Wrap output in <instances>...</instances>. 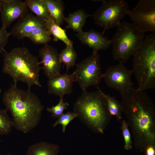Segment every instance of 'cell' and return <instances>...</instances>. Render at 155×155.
Masks as SVG:
<instances>
[{"mask_svg": "<svg viewBox=\"0 0 155 155\" xmlns=\"http://www.w3.org/2000/svg\"><path fill=\"white\" fill-rule=\"evenodd\" d=\"M120 94L123 113L132 132L135 145L145 149L154 146L155 108L152 99L144 91L133 87Z\"/></svg>", "mask_w": 155, "mask_h": 155, "instance_id": "6da1fadb", "label": "cell"}, {"mask_svg": "<svg viewBox=\"0 0 155 155\" xmlns=\"http://www.w3.org/2000/svg\"><path fill=\"white\" fill-rule=\"evenodd\" d=\"M2 100L5 109L12 116L13 127L17 130L27 133L38 125L44 106L30 90L20 89L13 84L4 93Z\"/></svg>", "mask_w": 155, "mask_h": 155, "instance_id": "7a4b0ae2", "label": "cell"}, {"mask_svg": "<svg viewBox=\"0 0 155 155\" xmlns=\"http://www.w3.org/2000/svg\"><path fill=\"white\" fill-rule=\"evenodd\" d=\"M3 71L13 79V84L19 81L26 83L28 90L35 85L42 86L39 81L41 68L38 58L25 47H17L3 53Z\"/></svg>", "mask_w": 155, "mask_h": 155, "instance_id": "3957f363", "label": "cell"}, {"mask_svg": "<svg viewBox=\"0 0 155 155\" xmlns=\"http://www.w3.org/2000/svg\"><path fill=\"white\" fill-rule=\"evenodd\" d=\"M97 90L83 92L75 103L73 109L78 117L94 131L103 133L111 115L108 110L104 92Z\"/></svg>", "mask_w": 155, "mask_h": 155, "instance_id": "277c9868", "label": "cell"}, {"mask_svg": "<svg viewBox=\"0 0 155 155\" xmlns=\"http://www.w3.org/2000/svg\"><path fill=\"white\" fill-rule=\"evenodd\" d=\"M131 70L138 89L144 91L155 89V32L146 36L139 49L133 55Z\"/></svg>", "mask_w": 155, "mask_h": 155, "instance_id": "5b68a950", "label": "cell"}, {"mask_svg": "<svg viewBox=\"0 0 155 155\" xmlns=\"http://www.w3.org/2000/svg\"><path fill=\"white\" fill-rule=\"evenodd\" d=\"M145 36V33L133 23L121 22L111 39L114 59L124 64L141 47Z\"/></svg>", "mask_w": 155, "mask_h": 155, "instance_id": "8992f818", "label": "cell"}, {"mask_svg": "<svg viewBox=\"0 0 155 155\" xmlns=\"http://www.w3.org/2000/svg\"><path fill=\"white\" fill-rule=\"evenodd\" d=\"M102 5L92 15L95 23L103 28V32L118 26L130 10L125 0H103Z\"/></svg>", "mask_w": 155, "mask_h": 155, "instance_id": "52a82bcc", "label": "cell"}, {"mask_svg": "<svg viewBox=\"0 0 155 155\" xmlns=\"http://www.w3.org/2000/svg\"><path fill=\"white\" fill-rule=\"evenodd\" d=\"M76 65L73 72L75 80L83 91L91 86L97 87L103 78V74L98 53L93 52L92 55Z\"/></svg>", "mask_w": 155, "mask_h": 155, "instance_id": "ba28073f", "label": "cell"}, {"mask_svg": "<svg viewBox=\"0 0 155 155\" xmlns=\"http://www.w3.org/2000/svg\"><path fill=\"white\" fill-rule=\"evenodd\" d=\"M128 15L141 31L155 32V0H140Z\"/></svg>", "mask_w": 155, "mask_h": 155, "instance_id": "9c48e42d", "label": "cell"}, {"mask_svg": "<svg viewBox=\"0 0 155 155\" xmlns=\"http://www.w3.org/2000/svg\"><path fill=\"white\" fill-rule=\"evenodd\" d=\"M132 74L131 70L127 68L123 64L119 63L108 67L103 73L102 78L108 87L121 94L133 87Z\"/></svg>", "mask_w": 155, "mask_h": 155, "instance_id": "30bf717a", "label": "cell"}, {"mask_svg": "<svg viewBox=\"0 0 155 155\" xmlns=\"http://www.w3.org/2000/svg\"><path fill=\"white\" fill-rule=\"evenodd\" d=\"M27 5L20 0H0L1 27L7 28L14 21L29 12Z\"/></svg>", "mask_w": 155, "mask_h": 155, "instance_id": "8fae6325", "label": "cell"}, {"mask_svg": "<svg viewBox=\"0 0 155 155\" xmlns=\"http://www.w3.org/2000/svg\"><path fill=\"white\" fill-rule=\"evenodd\" d=\"M39 53L41 59L40 63L42 65L41 68L49 79L61 74V64L57 49L47 44L39 49Z\"/></svg>", "mask_w": 155, "mask_h": 155, "instance_id": "7c38bea8", "label": "cell"}, {"mask_svg": "<svg viewBox=\"0 0 155 155\" xmlns=\"http://www.w3.org/2000/svg\"><path fill=\"white\" fill-rule=\"evenodd\" d=\"M46 21L31 12L26 13L20 18L12 28L9 33L19 39L27 37L29 34Z\"/></svg>", "mask_w": 155, "mask_h": 155, "instance_id": "4fadbf2b", "label": "cell"}, {"mask_svg": "<svg viewBox=\"0 0 155 155\" xmlns=\"http://www.w3.org/2000/svg\"><path fill=\"white\" fill-rule=\"evenodd\" d=\"M75 36L81 43L91 48L93 53L100 50H106L111 45V40L104 36V32H100L92 29L88 31L78 33Z\"/></svg>", "mask_w": 155, "mask_h": 155, "instance_id": "5bb4252c", "label": "cell"}, {"mask_svg": "<svg viewBox=\"0 0 155 155\" xmlns=\"http://www.w3.org/2000/svg\"><path fill=\"white\" fill-rule=\"evenodd\" d=\"M76 82L74 73H64L49 79L48 83V92L50 94L63 98L65 94L69 95L72 92L73 84Z\"/></svg>", "mask_w": 155, "mask_h": 155, "instance_id": "9a60e30c", "label": "cell"}, {"mask_svg": "<svg viewBox=\"0 0 155 155\" xmlns=\"http://www.w3.org/2000/svg\"><path fill=\"white\" fill-rule=\"evenodd\" d=\"M82 9L76 10L70 13L67 17H65L64 20L67 23L66 28L72 30L77 33L82 31V28L85 24L87 18L92 17Z\"/></svg>", "mask_w": 155, "mask_h": 155, "instance_id": "2e32d148", "label": "cell"}, {"mask_svg": "<svg viewBox=\"0 0 155 155\" xmlns=\"http://www.w3.org/2000/svg\"><path fill=\"white\" fill-rule=\"evenodd\" d=\"M59 151V147L57 144L40 142L30 146L26 155H57Z\"/></svg>", "mask_w": 155, "mask_h": 155, "instance_id": "e0dca14e", "label": "cell"}, {"mask_svg": "<svg viewBox=\"0 0 155 155\" xmlns=\"http://www.w3.org/2000/svg\"><path fill=\"white\" fill-rule=\"evenodd\" d=\"M50 15L55 22L59 26L64 21L65 7L61 0H42Z\"/></svg>", "mask_w": 155, "mask_h": 155, "instance_id": "ac0fdd59", "label": "cell"}, {"mask_svg": "<svg viewBox=\"0 0 155 155\" xmlns=\"http://www.w3.org/2000/svg\"><path fill=\"white\" fill-rule=\"evenodd\" d=\"M46 22L51 35L53 36V41L60 40L64 43L66 46L73 47V42L67 37L66 30L62 28L51 16Z\"/></svg>", "mask_w": 155, "mask_h": 155, "instance_id": "d6986e66", "label": "cell"}, {"mask_svg": "<svg viewBox=\"0 0 155 155\" xmlns=\"http://www.w3.org/2000/svg\"><path fill=\"white\" fill-rule=\"evenodd\" d=\"M51 34L47 26L46 22L37 27L27 37L37 44H48L52 39Z\"/></svg>", "mask_w": 155, "mask_h": 155, "instance_id": "ffe728a7", "label": "cell"}, {"mask_svg": "<svg viewBox=\"0 0 155 155\" xmlns=\"http://www.w3.org/2000/svg\"><path fill=\"white\" fill-rule=\"evenodd\" d=\"M28 7L36 16L46 21L51 16L42 0H26Z\"/></svg>", "mask_w": 155, "mask_h": 155, "instance_id": "44dd1931", "label": "cell"}, {"mask_svg": "<svg viewBox=\"0 0 155 155\" xmlns=\"http://www.w3.org/2000/svg\"><path fill=\"white\" fill-rule=\"evenodd\" d=\"M77 58V54L73 47L68 46H66L59 54V61L65 65L67 72L69 68L76 65L75 62Z\"/></svg>", "mask_w": 155, "mask_h": 155, "instance_id": "7402d4cb", "label": "cell"}, {"mask_svg": "<svg viewBox=\"0 0 155 155\" xmlns=\"http://www.w3.org/2000/svg\"><path fill=\"white\" fill-rule=\"evenodd\" d=\"M104 96L106 101L107 107L111 115L115 116L117 119L121 120L122 118L123 113L120 103L114 96L103 93Z\"/></svg>", "mask_w": 155, "mask_h": 155, "instance_id": "603a6c76", "label": "cell"}, {"mask_svg": "<svg viewBox=\"0 0 155 155\" xmlns=\"http://www.w3.org/2000/svg\"><path fill=\"white\" fill-rule=\"evenodd\" d=\"M7 111L5 109L0 108V135L9 134L13 127L12 120L7 114Z\"/></svg>", "mask_w": 155, "mask_h": 155, "instance_id": "cb8c5ba5", "label": "cell"}, {"mask_svg": "<svg viewBox=\"0 0 155 155\" xmlns=\"http://www.w3.org/2000/svg\"><path fill=\"white\" fill-rule=\"evenodd\" d=\"M69 106L68 103L64 101L63 98H60L57 104L51 107L47 108V110L52 114L53 117L59 118Z\"/></svg>", "mask_w": 155, "mask_h": 155, "instance_id": "d4e9b609", "label": "cell"}, {"mask_svg": "<svg viewBox=\"0 0 155 155\" xmlns=\"http://www.w3.org/2000/svg\"><path fill=\"white\" fill-rule=\"evenodd\" d=\"M77 117V115L74 112H68L63 113L56 121L53 125L55 127L58 124L61 125L62 127V131L65 132V129L69 124L75 118Z\"/></svg>", "mask_w": 155, "mask_h": 155, "instance_id": "484cf974", "label": "cell"}, {"mask_svg": "<svg viewBox=\"0 0 155 155\" xmlns=\"http://www.w3.org/2000/svg\"><path fill=\"white\" fill-rule=\"evenodd\" d=\"M128 127L126 121L123 120L121 122V129L124 140V148L127 150L132 148L131 137Z\"/></svg>", "mask_w": 155, "mask_h": 155, "instance_id": "4316f807", "label": "cell"}, {"mask_svg": "<svg viewBox=\"0 0 155 155\" xmlns=\"http://www.w3.org/2000/svg\"><path fill=\"white\" fill-rule=\"evenodd\" d=\"M10 34L6 29L1 27L0 28V53L4 52L5 47L7 44Z\"/></svg>", "mask_w": 155, "mask_h": 155, "instance_id": "83f0119b", "label": "cell"}, {"mask_svg": "<svg viewBox=\"0 0 155 155\" xmlns=\"http://www.w3.org/2000/svg\"><path fill=\"white\" fill-rule=\"evenodd\" d=\"M146 155H155V150L154 146H150L145 149Z\"/></svg>", "mask_w": 155, "mask_h": 155, "instance_id": "f1b7e54d", "label": "cell"}, {"mask_svg": "<svg viewBox=\"0 0 155 155\" xmlns=\"http://www.w3.org/2000/svg\"><path fill=\"white\" fill-rule=\"evenodd\" d=\"M6 155H13V154H7Z\"/></svg>", "mask_w": 155, "mask_h": 155, "instance_id": "f546056e", "label": "cell"}, {"mask_svg": "<svg viewBox=\"0 0 155 155\" xmlns=\"http://www.w3.org/2000/svg\"><path fill=\"white\" fill-rule=\"evenodd\" d=\"M1 92V89L0 88V93Z\"/></svg>", "mask_w": 155, "mask_h": 155, "instance_id": "4dcf8cb0", "label": "cell"}]
</instances>
